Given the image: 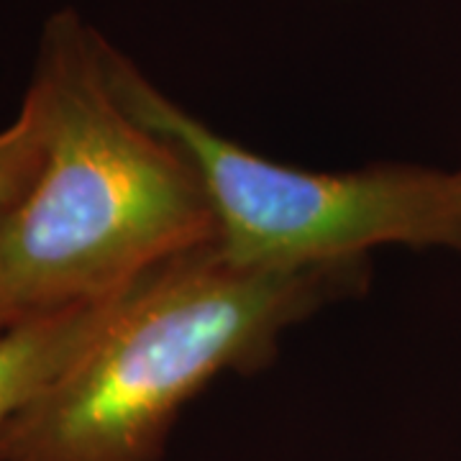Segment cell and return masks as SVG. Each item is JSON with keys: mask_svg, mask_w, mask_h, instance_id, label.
<instances>
[{"mask_svg": "<svg viewBox=\"0 0 461 461\" xmlns=\"http://www.w3.org/2000/svg\"><path fill=\"white\" fill-rule=\"evenodd\" d=\"M103 47L69 8L41 29L23 95L41 126V162L0 208L5 326L118 295L218 239L198 169L121 103Z\"/></svg>", "mask_w": 461, "mask_h": 461, "instance_id": "6da1fadb", "label": "cell"}, {"mask_svg": "<svg viewBox=\"0 0 461 461\" xmlns=\"http://www.w3.org/2000/svg\"><path fill=\"white\" fill-rule=\"evenodd\" d=\"M369 280L366 262L262 269L218 244L133 282L93 344L36 400L0 461H159L185 405L226 372H254L285 330Z\"/></svg>", "mask_w": 461, "mask_h": 461, "instance_id": "7a4b0ae2", "label": "cell"}, {"mask_svg": "<svg viewBox=\"0 0 461 461\" xmlns=\"http://www.w3.org/2000/svg\"><path fill=\"white\" fill-rule=\"evenodd\" d=\"M103 57L121 103L198 169L215 244L230 262L297 272L366 262L379 247L461 251V169L384 162L313 172L282 165L185 111L108 39Z\"/></svg>", "mask_w": 461, "mask_h": 461, "instance_id": "3957f363", "label": "cell"}, {"mask_svg": "<svg viewBox=\"0 0 461 461\" xmlns=\"http://www.w3.org/2000/svg\"><path fill=\"white\" fill-rule=\"evenodd\" d=\"M126 290L103 300L29 315L0 329V446L36 400L93 344Z\"/></svg>", "mask_w": 461, "mask_h": 461, "instance_id": "277c9868", "label": "cell"}, {"mask_svg": "<svg viewBox=\"0 0 461 461\" xmlns=\"http://www.w3.org/2000/svg\"><path fill=\"white\" fill-rule=\"evenodd\" d=\"M41 162V126L33 108L21 100L18 115L0 129V208L14 203L33 180ZM0 329L5 323L0 321Z\"/></svg>", "mask_w": 461, "mask_h": 461, "instance_id": "5b68a950", "label": "cell"}]
</instances>
